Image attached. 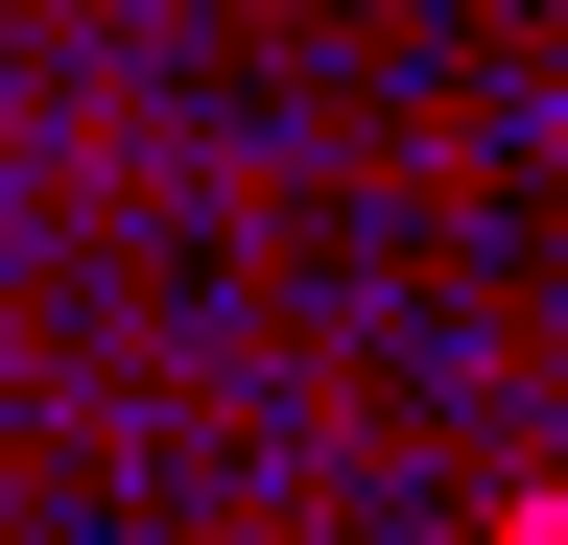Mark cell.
I'll list each match as a JSON object with an SVG mask.
<instances>
[{"label": "cell", "instance_id": "obj_1", "mask_svg": "<svg viewBox=\"0 0 568 545\" xmlns=\"http://www.w3.org/2000/svg\"><path fill=\"white\" fill-rule=\"evenodd\" d=\"M497 545H568V474H545V498H497Z\"/></svg>", "mask_w": 568, "mask_h": 545}]
</instances>
